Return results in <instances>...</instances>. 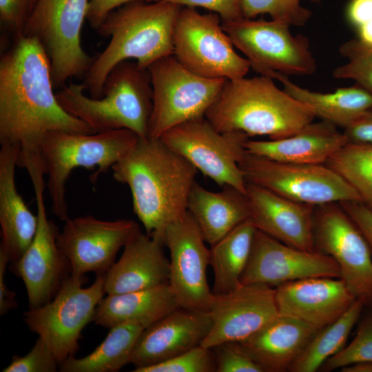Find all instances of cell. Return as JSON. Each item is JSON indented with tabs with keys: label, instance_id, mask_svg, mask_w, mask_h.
I'll list each match as a JSON object with an SVG mask.
<instances>
[{
	"label": "cell",
	"instance_id": "cell-19",
	"mask_svg": "<svg viewBox=\"0 0 372 372\" xmlns=\"http://www.w3.org/2000/svg\"><path fill=\"white\" fill-rule=\"evenodd\" d=\"M208 312L212 326L200 345L207 348L242 340L278 315L275 288L242 285L223 294L213 293Z\"/></svg>",
	"mask_w": 372,
	"mask_h": 372
},
{
	"label": "cell",
	"instance_id": "cell-23",
	"mask_svg": "<svg viewBox=\"0 0 372 372\" xmlns=\"http://www.w3.org/2000/svg\"><path fill=\"white\" fill-rule=\"evenodd\" d=\"M164 234L139 233L105 274L107 295L129 293L169 283V260L164 253Z\"/></svg>",
	"mask_w": 372,
	"mask_h": 372
},
{
	"label": "cell",
	"instance_id": "cell-40",
	"mask_svg": "<svg viewBox=\"0 0 372 372\" xmlns=\"http://www.w3.org/2000/svg\"><path fill=\"white\" fill-rule=\"evenodd\" d=\"M38 0H0V21L13 36L23 34Z\"/></svg>",
	"mask_w": 372,
	"mask_h": 372
},
{
	"label": "cell",
	"instance_id": "cell-21",
	"mask_svg": "<svg viewBox=\"0 0 372 372\" xmlns=\"http://www.w3.org/2000/svg\"><path fill=\"white\" fill-rule=\"evenodd\" d=\"M249 218L256 228L296 249L314 252V206L247 182Z\"/></svg>",
	"mask_w": 372,
	"mask_h": 372
},
{
	"label": "cell",
	"instance_id": "cell-29",
	"mask_svg": "<svg viewBox=\"0 0 372 372\" xmlns=\"http://www.w3.org/2000/svg\"><path fill=\"white\" fill-rule=\"evenodd\" d=\"M266 76L279 81L283 90L306 105L315 117L343 129L372 107V94L358 85L320 93L303 88L279 72H271Z\"/></svg>",
	"mask_w": 372,
	"mask_h": 372
},
{
	"label": "cell",
	"instance_id": "cell-48",
	"mask_svg": "<svg viewBox=\"0 0 372 372\" xmlns=\"http://www.w3.org/2000/svg\"><path fill=\"white\" fill-rule=\"evenodd\" d=\"M358 28L360 40L372 46V20L362 25Z\"/></svg>",
	"mask_w": 372,
	"mask_h": 372
},
{
	"label": "cell",
	"instance_id": "cell-14",
	"mask_svg": "<svg viewBox=\"0 0 372 372\" xmlns=\"http://www.w3.org/2000/svg\"><path fill=\"white\" fill-rule=\"evenodd\" d=\"M26 170L35 192L38 227L32 243L19 260L10 264V270L23 280L29 309H32L55 297L71 276L72 269L57 245L59 228L47 217L43 200V168L37 163L29 165Z\"/></svg>",
	"mask_w": 372,
	"mask_h": 372
},
{
	"label": "cell",
	"instance_id": "cell-28",
	"mask_svg": "<svg viewBox=\"0 0 372 372\" xmlns=\"http://www.w3.org/2000/svg\"><path fill=\"white\" fill-rule=\"evenodd\" d=\"M223 187L212 192L195 180L188 196L187 210L211 246L250 216L247 196L231 186Z\"/></svg>",
	"mask_w": 372,
	"mask_h": 372
},
{
	"label": "cell",
	"instance_id": "cell-42",
	"mask_svg": "<svg viewBox=\"0 0 372 372\" xmlns=\"http://www.w3.org/2000/svg\"><path fill=\"white\" fill-rule=\"evenodd\" d=\"M366 241L372 253V210L360 201L339 202Z\"/></svg>",
	"mask_w": 372,
	"mask_h": 372
},
{
	"label": "cell",
	"instance_id": "cell-41",
	"mask_svg": "<svg viewBox=\"0 0 372 372\" xmlns=\"http://www.w3.org/2000/svg\"><path fill=\"white\" fill-rule=\"evenodd\" d=\"M149 2H171L187 7H202L218 14L222 22L231 21L243 17L241 0H146Z\"/></svg>",
	"mask_w": 372,
	"mask_h": 372
},
{
	"label": "cell",
	"instance_id": "cell-49",
	"mask_svg": "<svg viewBox=\"0 0 372 372\" xmlns=\"http://www.w3.org/2000/svg\"><path fill=\"white\" fill-rule=\"evenodd\" d=\"M309 1H312V2H314V3H318V2H320L321 0H309Z\"/></svg>",
	"mask_w": 372,
	"mask_h": 372
},
{
	"label": "cell",
	"instance_id": "cell-10",
	"mask_svg": "<svg viewBox=\"0 0 372 372\" xmlns=\"http://www.w3.org/2000/svg\"><path fill=\"white\" fill-rule=\"evenodd\" d=\"M147 70L153 90L150 138H160L180 123L205 117L227 80L198 76L174 54L158 59Z\"/></svg>",
	"mask_w": 372,
	"mask_h": 372
},
{
	"label": "cell",
	"instance_id": "cell-15",
	"mask_svg": "<svg viewBox=\"0 0 372 372\" xmlns=\"http://www.w3.org/2000/svg\"><path fill=\"white\" fill-rule=\"evenodd\" d=\"M313 233L316 251L335 260L340 278L357 300L372 308V253L339 203L314 206Z\"/></svg>",
	"mask_w": 372,
	"mask_h": 372
},
{
	"label": "cell",
	"instance_id": "cell-1",
	"mask_svg": "<svg viewBox=\"0 0 372 372\" xmlns=\"http://www.w3.org/2000/svg\"><path fill=\"white\" fill-rule=\"evenodd\" d=\"M50 59L37 39L20 34L0 59V144L19 147L17 165L39 156L46 133L94 134L59 105L53 92Z\"/></svg>",
	"mask_w": 372,
	"mask_h": 372
},
{
	"label": "cell",
	"instance_id": "cell-8",
	"mask_svg": "<svg viewBox=\"0 0 372 372\" xmlns=\"http://www.w3.org/2000/svg\"><path fill=\"white\" fill-rule=\"evenodd\" d=\"M105 274H97L88 287H83L85 276L71 275L51 301L23 313L27 327L47 343L59 365L79 350L82 330L103 298Z\"/></svg>",
	"mask_w": 372,
	"mask_h": 372
},
{
	"label": "cell",
	"instance_id": "cell-45",
	"mask_svg": "<svg viewBox=\"0 0 372 372\" xmlns=\"http://www.w3.org/2000/svg\"><path fill=\"white\" fill-rule=\"evenodd\" d=\"M10 262L7 254L0 249V315L3 316L17 307L16 294L10 290L5 282V273Z\"/></svg>",
	"mask_w": 372,
	"mask_h": 372
},
{
	"label": "cell",
	"instance_id": "cell-31",
	"mask_svg": "<svg viewBox=\"0 0 372 372\" xmlns=\"http://www.w3.org/2000/svg\"><path fill=\"white\" fill-rule=\"evenodd\" d=\"M145 328L128 322L110 328L105 340L90 354L68 357L59 365L62 372H116L131 359L135 344Z\"/></svg>",
	"mask_w": 372,
	"mask_h": 372
},
{
	"label": "cell",
	"instance_id": "cell-33",
	"mask_svg": "<svg viewBox=\"0 0 372 372\" xmlns=\"http://www.w3.org/2000/svg\"><path fill=\"white\" fill-rule=\"evenodd\" d=\"M325 165L343 177L372 210V145L348 143Z\"/></svg>",
	"mask_w": 372,
	"mask_h": 372
},
{
	"label": "cell",
	"instance_id": "cell-26",
	"mask_svg": "<svg viewBox=\"0 0 372 372\" xmlns=\"http://www.w3.org/2000/svg\"><path fill=\"white\" fill-rule=\"evenodd\" d=\"M348 143L338 127L325 121H313L295 134L271 141H249L245 144L249 153L272 161L300 164H325Z\"/></svg>",
	"mask_w": 372,
	"mask_h": 372
},
{
	"label": "cell",
	"instance_id": "cell-39",
	"mask_svg": "<svg viewBox=\"0 0 372 372\" xmlns=\"http://www.w3.org/2000/svg\"><path fill=\"white\" fill-rule=\"evenodd\" d=\"M211 349L215 354L216 372H265L236 342H223Z\"/></svg>",
	"mask_w": 372,
	"mask_h": 372
},
{
	"label": "cell",
	"instance_id": "cell-22",
	"mask_svg": "<svg viewBox=\"0 0 372 372\" xmlns=\"http://www.w3.org/2000/svg\"><path fill=\"white\" fill-rule=\"evenodd\" d=\"M211 326L209 312L179 308L143 331L131 364L148 366L185 353L200 345Z\"/></svg>",
	"mask_w": 372,
	"mask_h": 372
},
{
	"label": "cell",
	"instance_id": "cell-30",
	"mask_svg": "<svg viewBox=\"0 0 372 372\" xmlns=\"http://www.w3.org/2000/svg\"><path fill=\"white\" fill-rule=\"evenodd\" d=\"M256 229L253 221L248 218L211 246L209 265L214 275L212 293H226L240 285Z\"/></svg>",
	"mask_w": 372,
	"mask_h": 372
},
{
	"label": "cell",
	"instance_id": "cell-13",
	"mask_svg": "<svg viewBox=\"0 0 372 372\" xmlns=\"http://www.w3.org/2000/svg\"><path fill=\"white\" fill-rule=\"evenodd\" d=\"M249 136L243 132H218L205 117L180 123L161 139L219 186H231L247 195V182L238 166Z\"/></svg>",
	"mask_w": 372,
	"mask_h": 372
},
{
	"label": "cell",
	"instance_id": "cell-4",
	"mask_svg": "<svg viewBox=\"0 0 372 372\" xmlns=\"http://www.w3.org/2000/svg\"><path fill=\"white\" fill-rule=\"evenodd\" d=\"M205 117L220 133L240 131L271 140L292 136L316 118L306 105L262 75L227 80Z\"/></svg>",
	"mask_w": 372,
	"mask_h": 372
},
{
	"label": "cell",
	"instance_id": "cell-24",
	"mask_svg": "<svg viewBox=\"0 0 372 372\" xmlns=\"http://www.w3.org/2000/svg\"><path fill=\"white\" fill-rule=\"evenodd\" d=\"M20 148L10 143L0 149V249L10 262L21 258L32 243L38 227L37 214L26 206L15 184Z\"/></svg>",
	"mask_w": 372,
	"mask_h": 372
},
{
	"label": "cell",
	"instance_id": "cell-2",
	"mask_svg": "<svg viewBox=\"0 0 372 372\" xmlns=\"http://www.w3.org/2000/svg\"><path fill=\"white\" fill-rule=\"evenodd\" d=\"M112 169L113 178L129 186L147 235L165 234L169 224L186 214L198 169L161 138H138Z\"/></svg>",
	"mask_w": 372,
	"mask_h": 372
},
{
	"label": "cell",
	"instance_id": "cell-6",
	"mask_svg": "<svg viewBox=\"0 0 372 372\" xmlns=\"http://www.w3.org/2000/svg\"><path fill=\"white\" fill-rule=\"evenodd\" d=\"M138 136L132 131L120 129L94 134L52 131L43 136L39 150L44 173L48 177V189L52 211L66 221L68 205L65 184L72 171L79 167L97 170L90 180L106 173L134 145Z\"/></svg>",
	"mask_w": 372,
	"mask_h": 372
},
{
	"label": "cell",
	"instance_id": "cell-36",
	"mask_svg": "<svg viewBox=\"0 0 372 372\" xmlns=\"http://www.w3.org/2000/svg\"><path fill=\"white\" fill-rule=\"evenodd\" d=\"M363 361H372V308L361 319L353 341L328 358L319 369L328 372Z\"/></svg>",
	"mask_w": 372,
	"mask_h": 372
},
{
	"label": "cell",
	"instance_id": "cell-12",
	"mask_svg": "<svg viewBox=\"0 0 372 372\" xmlns=\"http://www.w3.org/2000/svg\"><path fill=\"white\" fill-rule=\"evenodd\" d=\"M246 182L296 202L320 205L360 201L353 187L325 164L283 163L245 152L238 162Z\"/></svg>",
	"mask_w": 372,
	"mask_h": 372
},
{
	"label": "cell",
	"instance_id": "cell-11",
	"mask_svg": "<svg viewBox=\"0 0 372 372\" xmlns=\"http://www.w3.org/2000/svg\"><path fill=\"white\" fill-rule=\"evenodd\" d=\"M233 45L260 75L276 72L286 76L313 74L316 62L307 37L293 34L285 22L241 19L222 22Z\"/></svg>",
	"mask_w": 372,
	"mask_h": 372
},
{
	"label": "cell",
	"instance_id": "cell-38",
	"mask_svg": "<svg viewBox=\"0 0 372 372\" xmlns=\"http://www.w3.org/2000/svg\"><path fill=\"white\" fill-rule=\"evenodd\" d=\"M59 363L47 343L40 337L30 352L24 356L13 355L3 372H55Z\"/></svg>",
	"mask_w": 372,
	"mask_h": 372
},
{
	"label": "cell",
	"instance_id": "cell-32",
	"mask_svg": "<svg viewBox=\"0 0 372 372\" xmlns=\"http://www.w3.org/2000/svg\"><path fill=\"white\" fill-rule=\"evenodd\" d=\"M364 303L356 300L338 319L319 330L289 369L291 372H315L330 357L344 347L347 338L360 318Z\"/></svg>",
	"mask_w": 372,
	"mask_h": 372
},
{
	"label": "cell",
	"instance_id": "cell-34",
	"mask_svg": "<svg viewBox=\"0 0 372 372\" xmlns=\"http://www.w3.org/2000/svg\"><path fill=\"white\" fill-rule=\"evenodd\" d=\"M339 52L348 62L333 70V77L353 80L372 94V46L352 39L341 45Z\"/></svg>",
	"mask_w": 372,
	"mask_h": 372
},
{
	"label": "cell",
	"instance_id": "cell-16",
	"mask_svg": "<svg viewBox=\"0 0 372 372\" xmlns=\"http://www.w3.org/2000/svg\"><path fill=\"white\" fill-rule=\"evenodd\" d=\"M65 222L56 242L74 276L87 272L106 273L115 262L118 250L141 232L132 220L108 221L87 215Z\"/></svg>",
	"mask_w": 372,
	"mask_h": 372
},
{
	"label": "cell",
	"instance_id": "cell-17",
	"mask_svg": "<svg viewBox=\"0 0 372 372\" xmlns=\"http://www.w3.org/2000/svg\"><path fill=\"white\" fill-rule=\"evenodd\" d=\"M169 250V285L181 308L208 312L213 293L207 284L209 249L192 214L187 210L165 229Z\"/></svg>",
	"mask_w": 372,
	"mask_h": 372
},
{
	"label": "cell",
	"instance_id": "cell-7",
	"mask_svg": "<svg viewBox=\"0 0 372 372\" xmlns=\"http://www.w3.org/2000/svg\"><path fill=\"white\" fill-rule=\"evenodd\" d=\"M88 0H38L23 34L34 38L50 59L53 87L85 76L96 57L83 49L81 32Z\"/></svg>",
	"mask_w": 372,
	"mask_h": 372
},
{
	"label": "cell",
	"instance_id": "cell-43",
	"mask_svg": "<svg viewBox=\"0 0 372 372\" xmlns=\"http://www.w3.org/2000/svg\"><path fill=\"white\" fill-rule=\"evenodd\" d=\"M343 133L348 143L372 145V107L344 128Z\"/></svg>",
	"mask_w": 372,
	"mask_h": 372
},
{
	"label": "cell",
	"instance_id": "cell-47",
	"mask_svg": "<svg viewBox=\"0 0 372 372\" xmlns=\"http://www.w3.org/2000/svg\"><path fill=\"white\" fill-rule=\"evenodd\" d=\"M342 372H372V361H363L345 366Z\"/></svg>",
	"mask_w": 372,
	"mask_h": 372
},
{
	"label": "cell",
	"instance_id": "cell-5",
	"mask_svg": "<svg viewBox=\"0 0 372 372\" xmlns=\"http://www.w3.org/2000/svg\"><path fill=\"white\" fill-rule=\"evenodd\" d=\"M85 87L72 81L55 94L62 108L96 132L127 129L139 138L149 135L153 90L147 70L127 61L117 64L105 79L101 98L88 97Z\"/></svg>",
	"mask_w": 372,
	"mask_h": 372
},
{
	"label": "cell",
	"instance_id": "cell-27",
	"mask_svg": "<svg viewBox=\"0 0 372 372\" xmlns=\"http://www.w3.org/2000/svg\"><path fill=\"white\" fill-rule=\"evenodd\" d=\"M181 308L171 287L165 284L156 287L107 295L98 304L93 321L97 325L111 328L132 322L145 329Z\"/></svg>",
	"mask_w": 372,
	"mask_h": 372
},
{
	"label": "cell",
	"instance_id": "cell-25",
	"mask_svg": "<svg viewBox=\"0 0 372 372\" xmlns=\"http://www.w3.org/2000/svg\"><path fill=\"white\" fill-rule=\"evenodd\" d=\"M318 331L302 320L278 314L258 331L236 342L265 372H284L289 371Z\"/></svg>",
	"mask_w": 372,
	"mask_h": 372
},
{
	"label": "cell",
	"instance_id": "cell-9",
	"mask_svg": "<svg viewBox=\"0 0 372 372\" xmlns=\"http://www.w3.org/2000/svg\"><path fill=\"white\" fill-rule=\"evenodd\" d=\"M174 55L194 74L206 79L243 78L250 61L237 54L216 13L181 8L172 35Z\"/></svg>",
	"mask_w": 372,
	"mask_h": 372
},
{
	"label": "cell",
	"instance_id": "cell-3",
	"mask_svg": "<svg viewBox=\"0 0 372 372\" xmlns=\"http://www.w3.org/2000/svg\"><path fill=\"white\" fill-rule=\"evenodd\" d=\"M182 6L171 2L136 0L111 12L97 29L110 37L84 76L83 85L91 97L101 98L110 72L119 63L136 59L143 70L174 54L172 35Z\"/></svg>",
	"mask_w": 372,
	"mask_h": 372
},
{
	"label": "cell",
	"instance_id": "cell-35",
	"mask_svg": "<svg viewBox=\"0 0 372 372\" xmlns=\"http://www.w3.org/2000/svg\"><path fill=\"white\" fill-rule=\"evenodd\" d=\"M241 7L245 18L267 14L272 20L290 26H303L311 16V10L302 6L300 0H241Z\"/></svg>",
	"mask_w": 372,
	"mask_h": 372
},
{
	"label": "cell",
	"instance_id": "cell-46",
	"mask_svg": "<svg viewBox=\"0 0 372 372\" xmlns=\"http://www.w3.org/2000/svg\"><path fill=\"white\" fill-rule=\"evenodd\" d=\"M347 14L357 28L372 20V0H351Z\"/></svg>",
	"mask_w": 372,
	"mask_h": 372
},
{
	"label": "cell",
	"instance_id": "cell-44",
	"mask_svg": "<svg viewBox=\"0 0 372 372\" xmlns=\"http://www.w3.org/2000/svg\"><path fill=\"white\" fill-rule=\"evenodd\" d=\"M136 0H90L86 19L93 29L97 30L109 14L115 8Z\"/></svg>",
	"mask_w": 372,
	"mask_h": 372
},
{
	"label": "cell",
	"instance_id": "cell-20",
	"mask_svg": "<svg viewBox=\"0 0 372 372\" xmlns=\"http://www.w3.org/2000/svg\"><path fill=\"white\" fill-rule=\"evenodd\" d=\"M278 314L292 316L320 330L342 316L357 300L341 278L314 277L275 288Z\"/></svg>",
	"mask_w": 372,
	"mask_h": 372
},
{
	"label": "cell",
	"instance_id": "cell-18",
	"mask_svg": "<svg viewBox=\"0 0 372 372\" xmlns=\"http://www.w3.org/2000/svg\"><path fill=\"white\" fill-rule=\"evenodd\" d=\"M314 277L340 278V268L330 256L290 247L256 229L240 284L276 288L288 282Z\"/></svg>",
	"mask_w": 372,
	"mask_h": 372
},
{
	"label": "cell",
	"instance_id": "cell-37",
	"mask_svg": "<svg viewBox=\"0 0 372 372\" xmlns=\"http://www.w3.org/2000/svg\"><path fill=\"white\" fill-rule=\"evenodd\" d=\"M134 372H215V354L211 348L199 345L160 363L136 367Z\"/></svg>",
	"mask_w": 372,
	"mask_h": 372
}]
</instances>
